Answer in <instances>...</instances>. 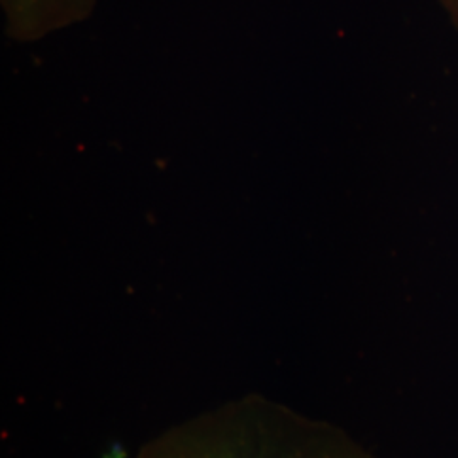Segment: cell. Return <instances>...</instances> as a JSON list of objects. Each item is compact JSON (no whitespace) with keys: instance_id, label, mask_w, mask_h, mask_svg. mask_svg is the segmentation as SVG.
<instances>
[{"instance_id":"cell-1","label":"cell","mask_w":458,"mask_h":458,"mask_svg":"<svg viewBox=\"0 0 458 458\" xmlns=\"http://www.w3.org/2000/svg\"><path fill=\"white\" fill-rule=\"evenodd\" d=\"M134 458H377L344 428L245 394L166 428Z\"/></svg>"},{"instance_id":"cell-2","label":"cell","mask_w":458,"mask_h":458,"mask_svg":"<svg viewBox=\"0 0 458 458\" xmlns=\"http://www.w3.org/2000/svg\"><path fill=\"white\" fill-rule=\"evenodd\" d=\"M2 5L7 33L19 41H33L85 19L94 0H2Z\"/></svg>"},{"instance_id":"cell-3","label":"cell","mask_w":458,"mask_h":458,"mask_svg":"<svg viewBox=\"0 0 458 458\" xmlns=\"http://www.w3.org/2000/svg\"><path fill=\"white\" fill-rule=\"evenodd\" d=\"M440 4L458 28V0H440Z\"/></svg>"}]
</instances>
